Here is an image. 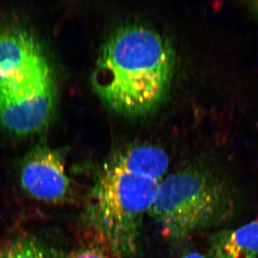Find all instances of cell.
<instances>
[{"label":"cell","instance_id":"6da1fadb","mask_svg":"<svg viewBox=\"0 0 258 258\" xmlns=\"http://www.w3.org/2000/svg\"><path fill=\"white\" fill-rule=\"evenodd\" d=\"M175 57L159 32L142 25L117 30L102 47L92 75L103 103L127 116L155 109L170 86Z\"/></svg>","mask_w":258,"mask_h":258},{"label":"cell","instance_id":"7a4b0ae2","mask_svg":"<svg viewBox=\"0 0 258 258\" xmlns=\"http://www.w3.org/2000/svg\"><path fill=\"white\" fill-rule=\"evenodd\" d=\"M161 181L137 175L108 161L88 198L86 218L97 240L118 258L138 250L144 217L150 212Z\"/></svg>","mask_w":258,"mask_h":258},{"label":"cell","instance_id":"3957f363","mask_svg":"<svg viewBox=\"0 0 258 258\" xmlns=\"http://www.w3.org/2000/svg\"><path fill=\"white\" fill-rule=\"evenodd\" d=\"M225 205L223 189L211 176L183 169L161 181L149 213L163 235L179 242L215 222Z\"/></svg>","mask_w":258,"mask_h":258},{"label":"cell","instance_id":"277c9868","mask_svg":"<svg viewBox=\"0 0 258 258\" xmlns=\"http://www.w3.org/2000/svg\"><path fill=\"white\" fill-rule=\"evenodd\" d=\"M19 177L23 191L37 201L60 205L74 198V184L62 158L47 146H37L29 152L22 161Z\"/></svg>","mask_w":258,"mask_h":258},{"label":"cell","instance_id":"5b68a950","mask_svg":"<svg viewBox=\"0 0 258 258\" xmlns=\"http://www.w3.org/2000/svg\"><path fill=\"white\" fill-rule=\"evenodd\" d=\"M47 64L31 34L21 29L0 30V89L24 82Z\"/></svg>","mask_w":258,"mask_h":258},{"label":"cell","instance_id":"8992f818","mask_svg":"<svg viewBox=\"0 0 258 258\" xmlns=\"http://www.w3.org/2000/svg\"><path fill=\"white\" fill-rule=\"evenodd\" d=\"M111 162L124 170L161 181L169 166L167 154L154 146H137L116 154Z\"/></svg>","mask_w":258,"mask_h":258},{"label":"cell","instance_id":"52a82bcc","mask_svg":"<svg viewBox=\"0 0 258 258\" xmlns=\"http://www.w3.org/2000/svg\"><path fill=\"white\" fill-rule=\"evenodd\" d=\"M217 258H257L258 219L233 230L222 231L212 240Z\"/></svg>","mask_w":258,"mask_h":258},{"label":"cell","instance_id":"ba28073f","mask_svg":"<svg viewBox=\"0 0 258 258\" xmlns=\"http://www.w3.org/2000/svg\"><path fill=\"white\" fill-rule=\"evenodd\" d=\"M0 258H66L34 236H19L0 243Z\"/></svg>","mask_w":258,"mask_h":258},{"label":"cell","instance_id":"9c48e42d","mask_svg":"<svg viewBox=\"0 0 258 258\" xmlns=\"http://www.w3.org/2000/svg\"><path fill=\"white\" fill-rule=\"evenodd\" d=\"M66 258H118L99 240L83 244L74 250Z\"/></svg>","mask_w":258,"mask_h":258},{"label":"cell","instance_id":"30bf717a","mask_svg":"<svg viewBox=\"0 0 258 258\" xmlns=\"http://www.w3.org/2000/svg\"><path fill=\"white\" fill-rule=\"evenodd\" d=\"M177 258H209L208 256L205 255L198 251H187L179 255Z\"/></svg>","mask_w":258,"mask_h":258},{"label":"cell","instance_id":"8fae6325","mask_svg":"<svg viewBox=\"0 0 258 258\" xmlns=\"http://www.w3.org/2000/svg\"><path fill=\"white\" fill-rule=\"evenodd\" d=\"M257 8H258V3H257Z\"/></svg>","mask_w":258,"mask_h":258}]
</instances>
